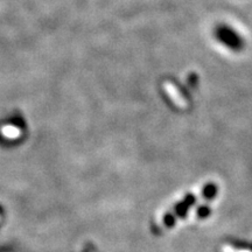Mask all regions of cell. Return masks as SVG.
<instances>
[{
	"label": "cell",
	"instance_id": "1",
	"mask_svg": "<svg viewBox=\"0 0 252 252\" xmlns=\"http://www.w3.org/2000/svg\"><path fill=\"white\" fill-rule=\"evenodd\" d=\"M2 137H5L6 139H17L21 135V130L17 126H13V125H5L2 126L1 130Z\"/></svg>",
	"mask_w": 252,
	"mask_h": 252
},
{
	"label": "cell",
	"instance_id": "2",
	"mask_svg": "<svg viewBox=\"0 0 252 252\" xmlns=\"http://www.w3.org/2000/svg\"><path fill=\"white\" fill-rule=\"evenodd\" d=\"M238 252H251V251H247V250H241V251H238Z\"/></svg>",
	"mask_w": 252,
	"mask_h": 252
}]
</instances>
